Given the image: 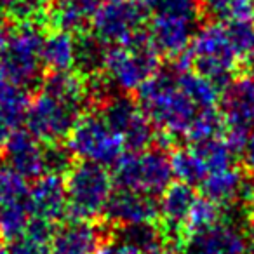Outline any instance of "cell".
<instances>
[{
    "mask_svg": "<svg viewBox=\"0 0 254 254\" xmlns=\"http://www.w3.org/2000/svg\"><path fill=\"white\" fill-rule=\"evenodd\" d=\"M138 103L150 122L164 136H187L202 108L185 92L178 80V68L157 71L138 89Z\"/></svg>",
    "mask_w": 254,
    "mask_h": 254,
    "instance_id": "cell-1",
    "label": "cell"
},
{
    "mask_svg": "<svg viewBox=\"0 0 254 254\" xmlns=\"http://www.w3.org/2000/svg\"><path fill=\"white\" fill-rule=\"evenodd\" d=\"M44 40L46 35L35 21L0 23V68L21 87L39 80L44 66Z\"/></svg>",
    "mask_w": 254,
    "mask_h": 254,
    "instance_id": "cell-2",
    "label": "cell"
},
{
    "mask_svg": "<svg viewBox=\"0 0 254 254\" xmlns=\"http://www.w3.org/2000/svg\"><path fill=\"white\" fill-rule=\"evenodd\" d=\"M101 70L110 87L120 92L138 91L159 71V53L148 33H141L131 42L106 49Z\"/></svg>",
    "mask_w": 254,
    "mask_h": 254,
    "instance_id": "cell-3",
    "label": "cell"
},
{
    "mask_svg": "<svg viewBox=\"0 0 254 254\" xmlns=\"http://www.w3.org/2000/svg\"><path fill=\"white\" fill-rule=\"evenodd\" d=\"M113 181L101 164L82 160L71 166L64 180L68 214L75 219H94L103 214L113 193Z\"/></svg>",
    "mask_w": 254,
    "mask_h": 254,
    "instance_id": "cell-4",
    "label": "cell"
},
{
    "mask_svg": "<svg viewBox=\"0 0 254 254\" xmlns=\"http://www.w3.org/2000/svg\"><path fill=\"white\" fill-rule=\"evenodd\" d=\"M188 58L190 66L216 85L228 84L232 80L240 60L230 42L226 26L221 23H209L195 32Z\"/></svg>",
    "mask_w": 254,
    "mask_h": 254,
    "instance_id": "cell-5",
    "label": "cell"
},
{
    "mask_svg": "<svg viewBox=\"0 0 254 254\" xmlns=\"http://www.w3.org/2000/svg\"><path fill=\"white\" fill-rule=\"evenodd\" d=\"M171 157L162 150H141L122 155L115 164V183L119 188L146 195H160L173 181Z\"/></svg>",
    "mask_w": 254,
    "mask_h": 254,
    "instance_id": "cell-6",
    "label": "cell"
},
{
    "mask_svg": "<svg viewBox=\"0 0 254 254\" xmlns=\"http://www.w3.org/2000/svg\"><path fill=\"white\" fill-rule=\"evenodd\" d=\"M68 148L73 157L85 162L113 166L124 155V141L119 132L99 113H89L77 120L68 136Z\"/></svg>",
    "mask_w": 254,
    "mask_h": 254,
    "instance_id": "cell-7",
    "label": "cell"
},
{
    "mask_svg": "<svg viewBox=\"0 0 254 254\" xmlns=\"http://www.w3.org/2000/svg\"><path fill=\"white\" fill-rule=\"evenodd\" d=\"M82 110L42 89L30 99L25 113L26 129L44 143H58L68 138Z\"/></svg>",
    "mask_w": 254,
    "mask_h": 254,
    "instance_id": "cell-8",
    "label": "cell"
},
{
    "mask_svg": "<svg viewBox=\"0 0 254 254\" xmlns=\"http://www.w3.org/2000/svg\"><path fill=\"white\" fill-rule=\"evenodd\" d=\"M221 117L226 126V139L235 153H240L251 132H254V77H235L221 94Z\"/></svg>",
    "mask_w": 254,
    "mask_h": 254,
    "instance_id": "cell-9",
    "label": "cell"
},
{
    "mask_svg": "<svg viewBox=\"0 0 254 254\" xmlns=\"http://www.w3.org/2000/svg\"><path fill=\"white\" fill-rule=\"evenodd\" d=\"M146 7L141 0H103L92 19V35L105 46H120L141 35Z\"/></svg>",
    "mask_w": 254,
    "mask_h": 254,
    "instance_id": "cell-10",
    "label": "cell"
},
{
    "mask_svg": "<svg viewBox=\"0 0 254 254\" xmlns=\"http://www.w3.org/2000/svg\"><path fill=\"white\" fill-rule=\"evenodd\" d=\"M101 115L119 132L129 152H141L153 141V124L138 101L129 96H108L103 101Z\"/></svg>",
    "mask_w": 254,
    "mask_h": 254,
    "instance_id": "cell-11",
    "label": "cell"
},
{
    "mask_svg": "<svg viewBox=\"0 0 254 254\" xmlns=\"http://www.w3.org/2000/svg\"><path fill=\"white\" fill-rule=\"evenodd\" d=\"M247 225L221 218L211 228L190 235L181 246L183 254H247Z\"/></svg>",
    "mask_w": 254,
    "mask_h": 254,
    "instance_id": "cell-12",
    "label": "cell"
},
{
    "mask_svg": "<svg viewBox=\"0 0 254 254\" xmlns=\"http://www.w3.org/2000/svg\"><path fill=\"white\" fill-rule=\"evenodd\" d=\"M159 200L160 205V230L166 239L167 246L180 247L185 242V226H187L188 216L197 200L193 187L183 181L171 183L162 191Z\"/></svg>",
    "mask_w": 254,
    "mask_h": 254,
    "instance_id": "cell-13",
    "label": "cell"
},
{
    "mask_svg": "<svg viewBox=\"0 0 254 254\" xmlns=\"http://www.w3.org/2000/svg\"><path fill=\"white\" fill-rule=\"evenodd\" d=\"M112 235L108 225H96L92 219H75L56 226L51 237V254H96Z\"/></svg>",
    "mask_w": 254,
    "mask_h": 254,
    "instance_id": "cell-14",
    "label": "cell"
},
{
    "mask_svg": "<svg viewBox=\"0 0 254 254\" xmlns=\"http://www.w3.org/2000/svg\"><path fill=\"white\" fill-rule=\"evenodd\" d=\"M103 216L105 223L112 228L139 223H157L160 219V205L153 195L119 188L112 193Z\"/></svg>",
    "mask_w": 254,
    "mask_h": 254,
    "instance_id": "cell-15",
    "label": "cell"
},
{
    "mask_svg": "<svg viewBox=\"0 0 254 254\" xmlns=\"http://www.w3.org/2000/svg\"><path fill=\"white\" fill-rule=\"evenodd\" d=\"M4 160L11 171L25 180H37L47 174L46 145L26 129H18L4 143Z\"/></svg>",
    "mask_w": 254,
    "mask_h": 254,
    "instance_id": "cell-16",
    "label": "cell"
},
{
    "mask_svg": "<svg viewBox=\"0 0 254 254\" xmlns=\"http://www.w3.org/2000/svg\"><path fill=\"white\" fill-rule=\"evenodd\" d=\"M195 19L183 16L157 14L150 23L148 39L159 54L169 58H180L190 49V44L197 30Z\"/></svg>",
    "mask_w": 254,
    "mask_h": 254,
    "instance_id": "cell-17",
    "label": "cell"
},
{
    "mask_svg": "<svg viewBox=\"0 0 254 254\" xmlns=\"http://www.w3.org/2000/svg\"><path fill=\"white\" fill-rule=\"evenodd\" d=\"M28 209L32 218L56 223L68 212L66 185L60 174H44L28 187Z\"/></svg>",
    "mask_w": 254,
    "mask_h": 254,
    "instance_id": "cell-18",
    "label": "cell"
},
{
    "mask_svg": "<svg viewBox=\"0 0 254 254\" xmlns=\"http://www.w3.org/2000/svg\"><path fill=\"white\" fill-rule=\"evenodd\" d=\"M202 193L207 197L209 200L216 202L223 207V205H232L239 202L240 198L247 200L249 204L251 197H253V188L254 181L244 180L242 173L237 167H228V169L216 171L205 176V180L200 183Z\"/></svg>",
    "mask_w": 254,
    "mask_h": 254,
    "instance_id": "cell-19",
    "label": "cell"
},
{
    "mask_svg": "<svg viewBox=\"0 0 254 254\" xmlns=\"http://www.w3.org/2000/svg\"><path fill=\"white\" fill-rule=\"evenodd\" d=\"M103 0H51L47 16L56 30L78 33L94 19Z\"/></svg>",
    "mask_w": 254,
    "mask_h": 254,
    "instance_id": "cell-20",
    "label": "cell"
},
{
    "mask_svg": "<svg viewBox=\"0 0 254 254\" xmlns=\"http://www.w3.org/2000/svg\"><path fill=\"white\" fill-rule=\"evenodd\" d=\"M112 228V226H110ZM112 237L120 242L131 246L139 254H157L167 246L162 230L155 223H139V225L115 226L112 228Z\"/></svg>",
    "mask_w": 254,
    "mask_h": 254,
    "instance_id": "cell-21",
    "label": "cell"
},
{
    "mask_svg": "<svg viewBox=\"0 0 254 254\" xmlns=\"http://www.w3.org/2000/svg\"><path fill=\"white\" fill-rule=\"evenodd\" d=\"M77 58V40L73 33L56 30L51 35H46L42 49L44 66L51 71H66L75 68Z\"/></svg>",
    "mask_w": 254,
    "mask_h": 254,
    "instance_id": "cell-22",
    "label": "cell"
},
{
    "mask_svg": "<svg viewBox=\"0 0 254 254\" xmlns=\"http://www.w3.org/2000/svg\"><path fill=\"white\" fill-rule=\"evenodd\" d=\"M53 232V223L32 218L26 232L12 240L11 247H9V254H51Z\"/></svg>",
    "mask_w": 254,
    "mask_h": 254,
    "instance_id": "cell-23",
    "label": "cell"
},
{
    "mask_svg": "<svg viewBox=\"0 0 254 254\" xmlns=\"http://www.w3.org/2000/svg\"><path fill=\"white\" fill-rule=\"evenodd\" d=\"M191 146L195 148V152L198 153V157L204 162L207 173H216V171L228 169L233 166V148L230 146L228 139L216 136V138L205 139L200 143H191Z\"/></svg>",
    "mask_w": 254,
    "mask_h": 254,
    "instance_id": "cell-24",
    "label": "cell"
},
{
    "mask_svg": "<svg viewBox=\"0 0 254 254\" xmlns=\"http://www.w3.org/2000/svg\"><path fill=\"white\" fill-rule=\"evenodd\" d=\"M171 164H173L174 176L180 181H183V183L191 185V187L200 185L209 174L193 146L176 150L174 155L171 157Z\"/></svg>",
    "mask_w": 254,
    "mask_h": 254,
    "instance_id": "cell-25",
    "label": "cell"
},
{
    "mask_svg": "<svg viewBox=\"0 0 254 254\" xmlns=\"http://www.w3.org/2000/svg\"><path fill=\"white\" fill-rule=\"evenodd\" d=\"M202 9L219 21H253L254 0H202Z\"/></svg>",
    "mask_w": 254,
    "mask_h": 254,
    "instance_id": "cell-26",
    "label": "cell"
},
{
    "mask_svg": "<svg viewBox=\"0 0 254 254\" xmlns=\"http://www.w3.org/2000/svg\"><path fill=\"white\" fill-rule=\"evenodd\" d=\"M30 221H32V212L26 200L4 205L0 214V235L7 240L18 239L26 232Z\"/></svg>",
    "mask_w": 254,
    "mask_h": 254,
    "instance_id": "cell-27",
    "label": "cell"
},
{
    "mask_svg": "<svg viewBox=\"0 0 254 254\" xmlns=\"http://www.w3.org/2000/svg\"><path fill=\"white\" fill-rule=\"evenodd\" d=\"M106 47L96 35L80 37L77 40V58H75V68L78 73H96L103 68Z\"/></svg>",
    "mask_w": 254,
    "mask_h": 254,
    "instance_id": "cell-28",
    "label": "cell"
},
{
    "mask_svg": "<svg viewBox=\"0 0 254 254\" xmlns=\"http://www.w3.org/2000/svg\"><path fill=\"white\" fill-rule=\"evenodd\" d=\"M221 218V205L209 200L207 197H198L195 200L193 207H191L187 226H185V240L190 235H193V233L202 232L205 228H211Z\"/></svg>",
    "mask_w": 254,
    "mask_h": 254,
    "instance_id": "cell-29",
    "label": "cell"
},
{
    "mask_svg": "<svg viewBox=\"0 0 254 254\" xmlns=\"http://www.w3.org/2000/svg\"><path fill=\"white\" fill-rule=\"evenodd\" d=\"M225 122H223V117L216 112L214 108H205L200 110V113L197 115V119L191 124L190 131H188V138L191 143H200L205 139L216 138V136L221 134Z\"/></svg>",
    "mask_w": 254,
    "mask_h": 254,
    "instance_id": "cell-30",
    "label": "cell"
},
{
    "mask_svg": "<svg viewBox=\"0 0 254 254\" xmlns=\"http://www.w3.org/2000/svg\"><path fill=\"white\" fill-rule=\"evenodd\" d=\"M146 11L157 14L183 16V18L197 19L202 9V0H141Z\"/></svg>",
    "mask_w": 254,
    "mask_h": 254,
    "instance_id": "cell-31",
    "label": "cell"
},
{
    "mask_svg": "<svg viewBox=\"0 0 254 254\" xmlns=\"http://www.w3.org/2000/svg\"><path fill=\"white\" fill-rule=\"evenodd\" d=\"M51 0H0V9L18 21H35L47 12Z\"/></svg>",
    "mask_w": 254,
    "mask_h": 254,
    "instance_id": "cell-32",
    "label": "cell"
},
{
    "mask_svg": "<svg viewBox=\"0 0 254 254\" xmlns=\"http://www.w3.org/2000/svg\"><path fill=\"white\" fill-rule=\"evenodd\" d=\"M28 197V185L26 180L16 174L14 171L0 169V205L4 207L12 202L26 200Z\"/></svg>",
    "mask_w": 254,
    "mask_h": 254,
    "instance_id": "cell-33",
    "label": "cell"
},
{
    "mask_svg": "<svg viewBox=\"0 0 254 254\" xmlns=\"http://www.w3.org/2000/svg\"><path fill=\"white\" fill-rule=\"evenodd\" d=\"M28 103L30 99H23V101L0 105V146L7 141L12 132L19 129V124L25 120Z\"/></svg>",
    "mask_w": 254,
    "mask_h": 254,
    "instance_id": "cell-34",
    "label": "cell"
},
{
    "mask_svg": "<svg viewBox=\"0 0 254 254\" xmlns=\"http://www.w3.org/2000/svg\"><path fill=\"white\" fill-rule=\"evenodd\" d=\"M226 33L230 37L239 58H247L254 49V25L253 21H230L226 23Z\"/></svg>",
    "mask_w": 254,
    "mask_h": 254,
    "instance_id": "cell-35",
    "label": "cell"
},
{
    "mask_svg": "<svg viewBox=\"0 0 254 254\" xmlns=\"http://www.w3.org/2000/svg\"><path fill=\"white\" fill-rule=\"evenodd\" d=\"M71 150L58 143H46V167L47 174H63L68 173L71 164Z\"/></svg>",
    "mask_w": 254,
    "mask_h": 254,
    "instance_id": "cell-36",
    "label": "cell"
},
{
    "mask_svg": "<svg viewBox=\"0 0 254 254\" xmlns=\"http://www.w3.org/2000/svg\"><path fill=\"white\" fill-rule=\"evenodd\" d=\"M23 99H28L25 87H21V85H18L16 82H12L11 78L4 73V70L0 68V105L23 101Z\"/></svg>",
    "mask_w": 254,
    "mask_h": 254,
    "instance_id": "cell-37",
    "label": "cell"
},
{
    "mask_svg": "<svg viewBox=\"0 0 254 254\" xmlns=\"http://www.w3.org/2000/svg\"><path fill=\"white\" fill-rule=\"evenodd\" d=\"M96 254H139V253L136 249H132L131 246H127V244L120 242L119 239L110 235L108 239L99 246Z\"/></svg>",
    "mask_w": 254,
    "mask_h": 254,
    "instance_id": "cell-38",
    "label": "cell"
},
{
    "mask_svg": "<svg viewBox=\"0 0 254 254\" xmlns=\"http://www.w3.org/2000/svg\"><path fill=\"white\" fill-rule=\"evenodd\" d=\"M240 159H242L244 169L249 173V176L254 178V132H251L249 138H247L244 148L240 150Z\"/></svg>",
    "mask_w": 254,
    "mask_h": 254,
    "instance_id": "cell-39",
    "label": "cell"
},
{
    "mask_svg": "<svg viewBox=\"0 0 254 254\" xmlns=\"http://www.w3.org/2000/svg\"><path fill=\"white\" fill-rule=\"evenodd\" d=\"M247 68H249L251 75L254 77V49H253V53L247 56Z\"/></svg>",
    "mask_w": 254,
    "mask_h": 254,
    "instance_id": "cell-40",
    "label": "cell"
},
{
    "mask_svg": "<svg viewBox=\"0 0 254 254\" xmlns=\"http://www.w3.org/2000/svg\"><path fill=\"white\" fill-rule=\"evenodd\" d=\"M0 254H9V249L2 242H0Z\"/></svg>",
    "mask_w": 254,
    "mask_h": 254,
    "instance_id": "cell-41",
    "label": "cell"
},
{
    "mask_svg": "<svg viewBox=\"0 0 254 254\" xmlns=\"http://www.w3.org/2000/svg\"><path fill=\"white\" fill-rule=\"evenodd\" d=\"M0 214H2V205H0Z\"/></svg>",
    "mask_w": 254,
    "mask_h": 254,
    "instance_id": "cell-42",
    "label": "cell"
}]
</instances>
